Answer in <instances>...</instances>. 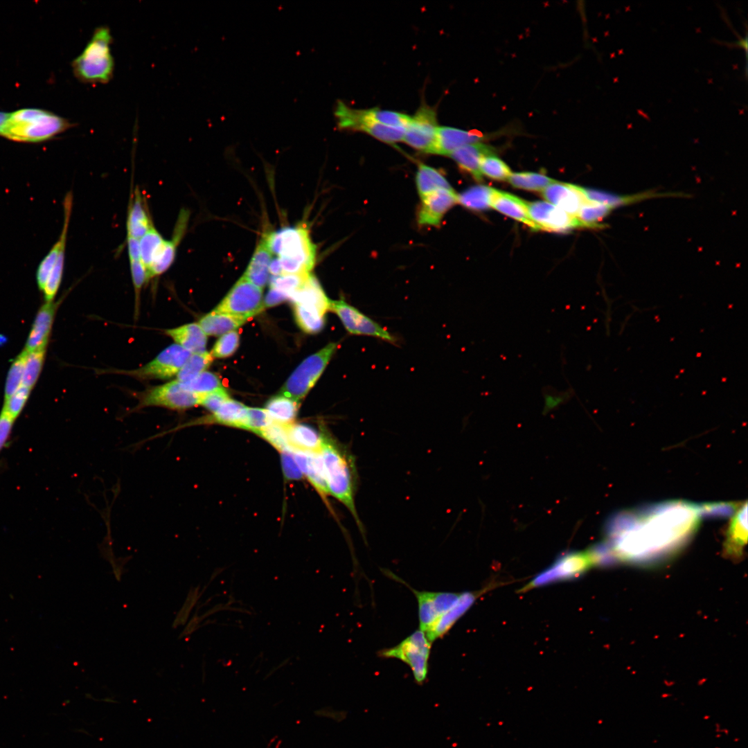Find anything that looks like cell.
Returning a JSON list of instances; mask_svg holds the SVG:
<instances>
[{"label": "cell", "instance_id": "6da1fadb", "mask_svg": "<svg viewBox=\"0 0 748 748\" xmlns=\"http://www.w3.org/2000/svg\"><path fill=\"white\" fill-rule=\"evenodd\" d=\"M702 515L700 506L680 501L617 515L609 522L607 540L601 544L608 565H648L668 559L691 539Z\"/></svg>", "mask_w": 748, "mask_h": 748}, {"label": "cell", "instance_id": "7a4b0ae2", "mask_svg": "<svg viewBox=\"0 0 748 748\" xmlns=\"http://www.w3.org/2000/svg\"><path fill=\"white\" fill-rule=\"evenodd\" d=\"M320 454L329 495L346 507L364 537V526L357 512L355 501L357 476L353 456L326 431H324Z\"/></svg>", "mask_w": 748, "mask_h": 748}, {"label": "cell", "instance_id": "3957f363", "mask_svg": "<svg viewBox=\"0 0 748 748\" xmlns=\"http://www.w3.org/2000/svg\"><path fill=\"white\" fill-rule=\"evenodd\" d=\"M282 274H310L316 263V247L305 224L263 232Z\"/></svg>", "mask_w": 748, "mask_h": 748}, {"label": "cell", "instance_id": "277c9868", "mask_svg": "<svg viewBox=\"0 0 748 748\" xmlns=\"http://www.w3.org/2000/svg\"><path fill=\"white\" fill-rule=\"evenodd\" d=\"M72 126L69 120L50 111L23 108L10 113L0 136L17 142L38 143L49 140Z\"/></svg>", "mask_w": 748, "mask_h": 748}, {"label": "cell", "instance_id": "5b68a950", "mask_svg": "<svg viewBox=\"0 0 748 748\" xmlns=\"http://www.w3.org/2000/svg\"><path fill=\"white\" fill-rule=\"evenodd\" d=\"M112 43L109 27L100 26L95 28L81 53L71 62L73 75L79 81L93 85L110 82L114 72Z\"/></svg>", "mask_w": 748, "mask_h": 748}, {"label": "cell", "instance_id": "8992f818", "mask_svg": "<svg viewBox=\"0 0 748 748\" xmlns=\"http://www.w3.org/2000/svg\"><path fill=\"white\" fill-rule=\"evenodd\" d=\"M337 348L336 343H330L303 360L283 386L279 395L299 402L319 378Z\"/></svg>", "mask_w": 748, "mask_h": 748}, {"label": "cell", "instance_id": "52a82bcc", "mask_svg": "<svg viewBox=\"0 0 748 748\" xmlns=\"http://www.w3.org/2000/svg\"><path fill=\"white\" fill-rule=\"evenodd\" d=\"M334 115L339 129L364 132L386 143L403 141L406 127L378 123L371 117L368 109H353L338 100Z\"/></svg>", "mask_w": 748, "mask_h": 748}, {"label": "cell", "instance_id": "ba28073f", "mask_svg": "<svg viewBox=\"0 0 748 748\" xmlns=\"http://www.w3.org/2000/svg\"><path fill=\"white\" fill-rule=\"evenodd\" d=\"M431 644L425 632L419 629L398 645L382 649L377 654L382 658L398 659L407 664L416 682L421 685L427 677Z\"/></svg>", "mask_w": 748, "mask_h": 748}, {"label": "cell", "instance_id": "9c48e42d", "mask_svg": "<svg viewBox=\"0 0 748 748\" xmlns=\"http://www.w3.org/2000/svg\"><path fill=\"white\" fill-rule=\"evenodd\" d=\"M202 395L188 391L176 379L151 387L140 395L136 409L159 407L173 411H184L199 405Z\"/></svg>", "mask_w": 748, "mask_h": 748}, {"label": "cell", "instance_id": "30bf717a", "mask_svg": "<svg viewBox=\"0 0 748 748\" xmlns=\"http://www.w3.org/2000/svg\"><path fill=\"white\" fill-rule=\"evenodd\" d=\"M191 353L173 344L159 353L145 365L133 370H115L112 373L128 375L139 380H168L176 377Z\"/></svg>", "mask_w": 748, "mask_h": 748}, {"label": "cell", "instance_id": "8fae6325", "mask_svg": "<svg viewBox=\"0 0 748 748\" xmlns=\"http://www.w3.org/2000/svg\"><path fill=\"white\" fill-rule=\"evenodd\" d=\"M263 310L262 290L242 276L213 311L249 319Z\"/></svg>", "mask_w": 748, "mask_h": 748}, {"label": "cell", "instance_id": "7c38bea8", "mask_svg": "<svg viewBox=\"0 0 748 748\" xmlns=\"http://www.w3.org/2000/svg\"><path fill=\"white\" fill-rule=\"evenodd\" d=\"M593 566H595V564L589 550L586 552L566 553L559 557L547 569L535 577L524 589L576 578Z\"/></svg>", "mask_w": 748, "mask_h": 748}, {"label": "cell", "instance_id": "4fadbf2b", "mask_svg": "<svg viewBox=\"0 0 748 748\" xmlns=\"http://www.w3.org/2000/svg\"><path fill=\"white\" fill-rule=\"evenodd\" d=\"M389 576L406 585L416 596L418 605L419 629L425 633L454 605L460 595V593L454 592L418 591L393 573Z\"/></svg>", "mask_w": 748, "mask_h": 748}, {"label": "cell", "instance_id": "5bb4252c", "mask_svg": "<svg viewBox=\"0 0 748 748\" xmlns=\"http://www.w3.org/2000/svg\"><path fill=\"white\" fill-rule=\"evenodd\" d=\"M330 310L339 317L350 334L377 337L390 343L395 342V339L389 331L344 299L330 300Z\"/></svg>", "mask_w": 748, "mask_h": 748}, {"label": "cell", "instance_id": "9a60e30c", "mask_svg": "<svg viewBox=\"0 0 748 748\" xmlns=\"http://www.w3.org/2000/svg\"><path fill=\"white\" fill-rule=\"evenodd\" d=\"M436 113L422 105L406 127L403 141L416 150L431 154L438 130Z\"/></svg>", "mask_w": 748, "mask_h": 748}, {"label": "cell", "instance_id": "2e32d148", "mask_svg": "<svg viewBox=\"0 0 748 748\" xmlns=\"http://www.w3.org/2000/svg\"><path fill=\"white\" fill-rule=\"evenodd\" d=\"M531 219L538 230L562 232L577 227H583L576 217L546 202L528 204Z\"/></svg>", "mask_w": 748, "mask_h": 748}, {"label": "cell", "instance_id": "e0dca14e", "mask_svg": "<svg viewBox=\"0 0 748 748\" xmlns=\"http://www.w3.org/2000/svg\"><path fill=\"white\" fill-rule=\"evenodd\" d=\"M456 203L457 194L451 189H440L422 198L418 213L420 225L438 226L444 215Z\"/></svg>", "mask_w": 748, "mask_h": 748}, {"label": "cell", "instance_id": "ac0fdd59", "mask_svg": "<svg viewBox=\"0 0 748 748\" xmlns=\"http://www.w3.org/2000/svg\"><path fill=\"white\" fill-rule=\"evenodd\" d=\"M61 301L45 302L38 310L24 350L30 353L47 348L57 310Z\"/></svg>", "mask_w": 748, "mask_h": 748}, {"label": "cell", "instance_id": "d6986e66", "mask_svg": "<svg viewBox=\"0 0 748 748\" xmlns=\"http://www.w3.org/2000/svg\"><path fill=\"white\" fill-rule=\"evenodd\" d=\"M542 193L549 203L574 217H576L581 206L587 200L582 188L566 183L555 181L546 186Z\"/></svg>", "mask_w": 748, "mask_h": 748}, {"label": "cell", "instance_id": "ffe728a7", "mask_svg": "<svg viewBox=\"0 0 748 748\" xmlns=\"http://www.w3.org/2000/svg\"><path fill=\"white\" fill-rule=\"evenodd\" d=\"M188 213L186 211H181L178 216L176 225L170 240H166L159 253L156 256L152 265L148 271V280L150 278L158 276L166 271L172 265L179 244L182 240L186 232Z\"/></svg>", "mask_w": 748, "mask_h": 748}, {"label": "cell", "instance_id": "44dd1931", "mask_svg": "<svg viewBox=\"0 0 748 748\" xmlns=\"http://www.w3.org/2000/svg\"><path fill=\"white\" fill-rule=\"evenodd\" d=\"M293 456L302 472L310 483L321 495L323 500L330 505L327 499L329 495L323 461L319 452H310L290 448Z\"/></svg>", "mask_w": 748, "mask_h": 748}, {"label": "cell", "instance_id": "7402d4cb", "mask_svg": "<svg viewBox=\"0 0 748 748\" xmlns=\"http://www.w3.org/2000/svg\"><path fill=\"white\" fill-rule=\"evenodd\" d=\"M483 139L484 136L480 132L452 127H438L431 154L449 156L461 147L481 142Z\"/></svg>", "mask_w": 748, "mask_h": 748}, {"label": "cell", "instance_id": "603a6c76", "mask_svg": "<svg viewBox=\"0 0 748 748\" xmlns=\"http://www.w3.org/2000/svg\"><path fill=\"white\" fill-rule=\"evenodd\" d=\"M747 539V504L737 508L728 527L724 544V553L732 559L742 555Z\"/></svg>", "mask_w": 748, "mask_h": 748}, {"label": "cell", "instance_id": "cb8c5ba5", "mask_svg": "<svg viewBox=\"0 0 748 748\" xmlns=\"http://www.w3.org/2000/svg\"><path fill=\"white\" fill-rule=\"evenodd\" d=\"M273 256L262 233L242 276L262 290L269 279V266Z\"/></svg>", "mask_w": 748, "mask_h": 748}, {"label": "cell", "instance_id": "d4e9b609", "mask_svg": "<svg viewBox=\"0 0 748 748\" xmlns=\"http://www.w3.org/2000/svg\"><path fill=\"white\" fill-rule=\"evenodd\" d=\"M478 593L463 592L454 605L443 614L425 634L430 642L443 636L454 623L469 609Z\"/></svg>", "mask_w": 748, "mask_h": 748}, {"label": "cell", "instance_id": "484cf974", "mask_svg": "<svg viewBox=\"0 0 748 748\" xmlns=\"http://www.w3.org/2000/svg\"><path fill=\"white\" fill-rule=\"evenodd\" d=\"M72 195L68 193L64 200V224L59 239L40 262L36 280L39 289L43 291L49 274L57 260L60 251L66 247V236L72 208Z\"/></svg>", "mask_w": 748, "mask_h": 748}, {"label": "cell", "instance_id": "4316f807", "mask_svg": "<svg viewBox=\"0 0 748 748\" xmlns=\"http://www.w3.org/2000/svg\"><path fill=\"white\" fill-rule=\"evenodd\" d=\"M490 206L516 220L527 224L534 231H539L531 219L528 203L508 193L492 189Z\"/></svg>", "mask_w": 748, "mask_h": 748}, {"label": "cell", "instance_id": "83f0119b", "mask_svg": "<svg viewBox=\"0 0 748 748\" xmlns=\"http://www.w3.org/2000/svg\"><path fill=\"white\" fill-rule=\"evenodd\" d=\"M493 151L492 146L477 142L461 147L449 156L462 170L470 173L477 181H481V161L486 155L493 154Z\"/></svg>", "mask_w": 748, "mask_h": 748}, {"label": "cell", "instance_id": "f1b7e54d", "mask_svg": "<svg viewBox=\"0 0 748 748\" xmlns=\"http://www.w3.org/2000/svg\"><path fill=\"white\" fill-rule=\"evenodd\" d=\"M145 199L136 189L129 204L127 217V237L140 240L154 225Z\"/></svg>", "mask_w": 748, "mask_h": 748}, {"label": "cell", "instance_id": "f546056e", "mask_svg": "<svg viewBox=\"0 0 748 748\" xmlns=\"http://www.w3.org/2000/svg\"><path fill=\"white\" fill-rule=\"evenodd\" d=\"M165 334L176 344L191 353L206 351L207 335L199 325L195 323H186L165 330Z\"/></svg>", "mask_w": 748, "mask_h": 748}, {"label": "cell", "instance_id": "4dcf8cb0", "mask_svg": "<svg viewBox=\"0 0 748 748\" xmlns=\"http://www.w3.org/2000/svg\"><path fill=\"white\" fill-rule=\"evenodd\" d=\"M290 447L310 452H319L323 442L324 431L302 423H291L287 426Z\"/></svg>", "mask_w": 748, "mask_h": 748}, {"label": "cell", "instance_id": "1f68e13d", "mask_svg": "<svg viewBox=\"0 0 748 748\" xmlns=\"http://www.w3.org/2000/svg\"><path fill=\"white\" fill-rule=\"evenodd\" d=\"M290 300L294 303L315 308L323 314L330 310V300L312 274L301 287L290 295Z\"/></svg>", "mask_w": 748, "mask_h": 748}, {"label": "cell", "instance_id": "d6a6232c", "mask_svg": "<svg viewBox=\"0 0 748 748\" xmlns=\"http://www.w3.org/2000/svg\"><path fill=\"white\" fill-rule=\"evenodd\" d=\"M247 320L244 317L213 310L202 317L198 324L206 335H221L233 331Z\"/></svg>", "mask_w": 748, "mask_h": 748}, {"label": "cell", "instance_id": "836d02e7", "mask_svg": "<svg viewBox=\"0 0 748 748\" xmlns=\"http://www.w3.org/2000/svg\"><path fill=\"white\" fill-rule=\"evenodd\" d=\"M416 182L421 198L440 189H451L445 177L436 169L423 163L418 166Z\"/></svg>", "mask_w": 748, "mask_h": 748}, {"label": "cell", "instance_id": "e575fe53", "mask_svg": "<svg viewBox=\"0 0 748 748\" xmlns=\"http://www.w3.org/2000/svg\"><path fill=\"white\" fill-rule=\"evenodd\" d=\"M299 407V402L281 395L271 398L265 404V410L272 420L284 425L292 423Z\"/></svg>", "mask_w": 748, "mask_h": 748}, {"label": "cell", "instance_id": "d590c367", "mask_svg": "<svg viewBox=\"0 0 748 748\" xmlns=\"http://www.w3.org/2000/svg\"><path fill=\"white\" fill-rule=\"evenodd\" d=\"M296 321L299 327L307 333H317L325 325V314L315 308L294 303Z\"/></svg>", "mask_w": 748, "mask_h": 748}, {"label": "cell", "instance_id": "8d00e7d4", "mask_svg": "<svg viewBox=\"0 0 748 748\" xmlns=\"http://www.w3.org/2000/svg\"><path fill=\"white\" fill-rule=\"evenodd\" d=\"M213 360V357L211 353L206 351L191 353L176 375V380L180 382H186L193 380L200 373L206 371Z\"/></svg>", "mask_w": 748, "mask_h": 748}, {"label": "cell", "instance_id": "74e56055", "mask_svg": "<svg viewBox=\"0 0 748 748\" xmlns=\"http://www.w3.org/2000/svg\"><path fill=\"white\" fill-rule=\"evenodd\" d=\"M492 189L483 185L473 186L457 195L458 203L471 210H486L490 207Z\"/></svg>", "mask_w": 748, "mask_h": 748}, {"label": "cell", "instance_id": "f35d334b", "mask_svg": "<svg viewBox=\"0 0 748 748\" xmlns=\"http://www.w3.org/2000/svg\"><path fill=\"white\" fill-rule=\"evenodd\" d=\"M165 240L154 226L139 240L141 258L147 274Z\"/></svg>", "mask_w": 748, "mask_h": 748}, {"label": "cell", "instance_id": "ab89813d", "mask_svg": "<svg viewBox=\"0 0 748 748\" xmlns=\"http://www.w3.org/2000/svg\"><path fill=\"white\" fill-rule=\"evenodd\" d=\"M46 348L27 353L24 363L22 385L30 390L35 386L42 372Z\"/></svg>", "mask_w": 748, "mask_h": 748}, {"label": "cell", "instance_id": "60d3db41", "mask_svg": "<svg viewBox=\"0 0 748 748\" xmlns=\"http://www.w3.org/2000/svg\"><path fill=\"white\" fill-rule=\"evenodd\" d=\"M508 181L514 187L533 191H542L555 181L544 175L534 172L512 173Z\"/></svg>", "mask_w": 748, "mask_h": 748}, {"label": "cell", "instance_id": "b9f144b4", "mask_svg": "<svg viewBox=\"0 0 748 748\" xmlns=\"http://www.w3.org/2000/svg\"><path fill=\"white\" fill-rule=\"evenodd\" d=\"M612 208L595 202L587 200L580 207L576 217L583 227H599L598 224Z\"/></svg>", "mask_w": 748, "mask_h": 748}, {"label": "cell", "instance_id": "7bdbcfd3", "mask_svg": "<svg viewBox=\"0 0 748 748\" xmlns=\"http://www.w3.org/2000/svg\"><path fill=\"white\" fill-rule=\"evenodd\" d=\"M27 352L23 350L12 362L6 379L4 400L10 397L21 385Z\"/></svg>", "mask_w": 748, "mask_h": 748}, {"label": "cell", "instance_id": "ee69618b", "mask_svg": "<svg viewBox=\"0 0 748 748\" xmlns=\"http://www.w3.org/2000/svg\"><path fill=\"white\" fill-rule=\"evenodd\" d=\"M288 425L273 422L258 434L280 452L290 448L287 432Z\"/></svg>", "mask_w": 748, "mask_h": 748}, {"label": "cell", "instance_id": "f6af8a7d", "mask_svg": "<svg viewBox=\"0 0 748 748\" xmlns=\"http://www.w3.org/2000/svg\"><path fill=\"white\" fill-rule=\"evenodd\" d=\"M189 391L204 395L222 388L220 378L213 373L204 371L193 380L181 382Z\"/></svg>", "mask_w": 748, "mask_h": 748}, {"label": "cell", "instance_id": "bcb514c9", "mask_svg": "<svg viewBox=\"0 0 748 748\" xmlns=\"http://www.w3.org/2000/svg\"><path fill=\"white\" fill-rule=\"evenodd\" d=\"M310 274H282L269 276L270 288L291 294L301 287L309 278Z\"/></svg>", "mask_w": 748, "mask_h": 748}, {"label": "cell", "instance_id": "7dc6e473", "mask_svg": "<svg viewBox=\"0 0 748 748\" xmlns=\"http://www.w3.org/2000/svg\"><path fill=\"white\" fill-rule=\"evenodd\" d=\"M480 171L490 178L495 180H508L511 171L508 166L493 154L483 157L480 163Z\"/></svg>", "mask_w": 748, "mask_h": 748}, {"label": "cell", "instance_id": "c3c4849f", "mask_svg": "<svg viewBox=\"0 0 748 748\" xmlns=\"http://www.w3.org/2000/svg\"><path fill=\"white\" fill-rule=\"evenodd\" d=\"M64 253L65 248L60 251L43 290L44 299L47 303L53 301L60 288L64 270Z\"/></svg>", "mask_w": 748, "mask_h": 748}, {"label": "cell", "instance_id": "681fc988", "mask_svg": "<svg viewBox=\"0 0 748 748\" xmlns=\"http://www.w3.org/2000/svg\"><path fill=\"white\" fill-rule=\"evenodd\" d=\"M273 422L265 409L247 407V415L242 429L258 434L262 429Z\"/></svg>", "mask_w": 748, "mask_h": 748}, {"label": "cell", "instance_id": "f907efd6", "mask_svg": "<svg viewBox=\"0 0 748 748\" xmlns=\"http://www.w3.org/2000/svg\"><path fill=\"white\" fill-rule=\"evenodd\" d=\"M30 391V389L21 385L10 397L4 400L2 410L16 420L26 405Z\"/></svg>", "mask_w": 748, "mask_h": 748}, {"label": "cell", "instance_id": "816d5d0a", "mask_svg": "<svg viewBox=\"0 0 748 748\" xmlns=\"http://www.w3.org/2000/svg\"><path fill=\"white\" fill-rule=\"evenodd\" d=\"M239 346V335L233 330L224 334L215 344L211 352L213 357L224 358L233 355Z\"/></svg>", "mask_w": 748, "mask_h": 748}, {"label": "cell", "instance_id": "f5cc1de1", "mask_svg": "<svg viewBox=\"0 0 748 748\" xmlns=\"http://www.w3.org/2000/svg\"><path fill=\"white\" fill-rule=\"evenodd\" d=\"M130 266L135 294V303L136 306H138L143 286L148 281V274L141 260L130 261Z\"/></svg>", "mask_w": 748, "mask_h": 748}, {"label": "cell", "instance_id": "db71d44e", "mask_svg": "<svg viewBox=\"0 0 748 748\" xmlns=\"http://www.w3.org/2000/svg\"><path fill=\"white\" fill-rule=\"evenodd\" d=\"M281 465L285 479L289 481H299L303 478V474L299 467L290 448L280 452Z\"/></svg>", "mask_w": 748, "mask_h": 748}, {"label": "cell", "instance_id": "11a10c76", "mask_svg": "<svg viewBox=\"0 0 748 748\" xmlns=\"http://www.w3.org/2000/svg\"><path fill=\"white\" fill-rule=\"evenodd\" d=\"M229 399V394L222 387L212 392L202 395L199 405L203 406L213 413Z\"/></svg>", "mask_w": 748, "mask_h": 748}, {"label": "cell", "instance_id": "9f6ffc18", "mask_svg": "<svg viewBox=\"0 0 748 748\" xmlns=\"http://www.w3.org/2000/svg\"><path fill=\"white\" fill-rule=\"evenodd\" d=\"M545 401V410L551 409L569 400L574 393L572 389L565 391H558L553 389H545L544 390Z\"/></svg>", "mask_w": 748, "mask_h": 748}, {"label": "cell", "instance_id": "6f0895ef", "mask_svg": "<svg viewBox=\"0 0 748 748\" xmlns=\"http://www.w3.org/2000/svg\"><path fill=\"white\" fill-rule=\"evenodd\" d=\"M15 420L5 411L1 410L0 413V452L9 439Z\"/></svg>", "mask_w": 748, "mask_h": 748}, {"label": "cell", "instance_id": "680465c9", "mask_svg": "<svg viewBox=\"0 0 748 748\" xmlns=\"http://www.w3.org/2000/svg\"><path fill=\"white\" fill-rule=\"evenodd\" d=\"M198 588L194 589L193 591L189 593L188 598L183 605L182 608L177 614V617L173 623V627H177L179 625L184 624L188 618V616L194 606L195 602L197 600Z\"/></svg>", "mask_w": 748, "mask_h": 748}, {"label": "cell", "instance_id": "91938a15", "mask_svg": "<svg viewBox=\"0 0 748 748\" xmlns=\"http://www.w3.org/2000/svg\"><path fill=\"white\" fill-rule=\"evenodd\" d=\"M286 300H290V294L276 289L270 288L263 301L264 309L265 308L278 305Z\"/></svg>", "mask_w": 748, "mask_h": 748}, {"label": "cell", "instance_id": "94428289", "mask_svg": "<svg viewBox=\"0 0 748 748\" xmlns=\"http://www.w3.org/2000/svg\"><path fill=\"white\" fill-rule=\"evenodd\" d=\"M129 261L141 260L139 240L127 237Z\"/></svg>", "mask_w": 748, "mask_h": 748}, {"label": "cell", "instance_id": "6125c7cd", "mask_svg": "<svg viewBox=\"0 0 748 748\" xmlns=\"http://www.w3.org/2000/svg\"><path fill=\"white\" fill-rule=\"evenodd\" d=\"M10 113L0 111V135L9 118Z\"/></svg>", "mask_w": 748, "mask_h": 748}]
</instances>
